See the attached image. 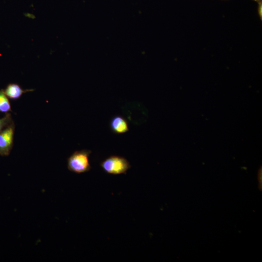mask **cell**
<instances>
[{
  "instance_id": "3",
  "label": "cell",
  "mask_w": 262,
  "mask_h": 262,
  "mask_svg": "<svg viewBox=\"0 0 262 262\" xmlns=\"http://www.w3.org/2000/svg\"><path fill=\"white\" fill-rule=\"evenodd\" d=\"M15 124L13 122L0 131V155H9L14 144Z\"/></svg>"
},
{
  "instance_id": "2",
  "label": "cell",
  "mask_w": 262,
  "mask_h": 262,
  "mask_svg": "<svg viewBox=\"0 0 262 262\" xmlns=\"http://www.w3.org/2000/svg\"><path fill=\"white\" fill-rule=\"evenodd\" d=\"M100 165L105 173L114 175L126 174L131 167V165L127 159L115 155L106 158L100 163Z\"/></svg>"
},
{
  "instance_id": "5",
  "label": "cell",
  "mask_w": 262,
  "mask_h": 262,
  "mask_svg": "<svg viewBox=\"0 0 262 262\" xmlns=\"http://www.w3.org/2000/svg\"><path fill=\"white\" fill-rule=\"evenodd\" d=\"M33 89H23L18 84L10 83L4 90L6 96L13 100L18 99L23 94L29 91H33Z\"/></svg>"
},
{
  "instance_id": "4",
  "label": "cell",
  "mask_w": 262,
  "mask_h": 262,
  "mask_svg": "<svg viewBox=\"0 0 262 262\" xmlns=\"http://www.w3.org/2000/svg\"><path fill=\"white\" fill-rule=\"evenodd\" d=\"M109 125L111 131L115 134L124 133L129 130L127 120L120 115L113 116L110 121Z\"/></svg>"
},
{
  "instance_id": "6",
  "label": "cell",
  "mask_w": 262,
  "mask_h": 262,
  "mask_svg": "<svg viewBox=\"0 0 262 262\" xmlns=\"http://www.w3.org/2000/svg\"><path fill=\"white\" fill-rule=\"evenodd\" d=\"M12 111L10 103L4 89L0 90V112L7 113Z\"/></svg>"
},
{
  "instance_id": "7",
  "label": "cell",
  "mask_w": 262,
  "mask_h": 262,
  "mask_svg": "<svg viewBox=\"0 0 262 262\" xmlns=\"http://www.w3.org/2000/svg\"><path fill=\"white\" fill-rule=\"evenodd\" d=\"M13 122L14 121L11 114L8 113H6L5 115L3 118H0V131Z\"/></svg>"
},
{
  "instance_id": "1",
  "label": "cell",
  "mask_w": 262,
  "mask_h": 262,
  "mask_svg": "<svg viewBox=\"0 0 262 262\" xmlns=\"http://www.w3.org/2000/svg\"><path fill=\"white\" fill-rule=\"evenodd\" d=\"M91 152V150L87 149L74 152L67 159L68 170L77 174L90 171L91 165L89 157Z\"/></svg>"
},
{
  "instance_id": "9",
  "label": "cell",
  "mask_w": 262,
  "mask_h": 262,
  "mask_svg": "<svg viewBox=\"0 0 262 262\" xmlns=\"http://www.w3.org/2000/svg\"><path fill=\"white\" fill-rule=\"evenodd\" d=\"M255 1H257V2H261L262 1V0H253Z\"/></svg>"
},
{
  "instance_id": "8",
  "label": "cell",
  "mask_w": 262,
  "mask_h": 262,
  "mask_svg": "<svg viewBox=\"0 0 262 262\" xmlns=\"http://www.w3.org/2000/svg\"><path fill=\"white\" fill-rule=\"evenodd\" d=\"M262 1L259 2V7H258V13L260 17H261V19H262Z\"/></svg>"
}]
</instances>
